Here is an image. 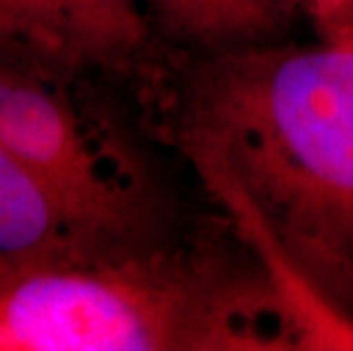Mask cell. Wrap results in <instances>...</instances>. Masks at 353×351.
<instances>
[{"label":"cell","mask_w":353,"mask_h":351,"mask_svg":"<svg viewBox=\"0 0 353 351\" xmlns=\"http://www.w3.org/2000/svg\"><path fill=\"white\" fill-rule=\"evenodd\" d=\"M178 141L312 349H353V30L178 57Z\"/></svg>","instance_id":"obj_1"},{"label":"cell","mask_w":353,"mask_h":351,"mask_svg":"<svg viewBox=\"0 0 353 351\" xmlns=\"http://www.w3.org/2000/svg\"><path fill=\"white\" fill-rule=\"evenodd\" d=\"M180 53L221 55L292 39L303 0H153Z\"/></svg>","instance_id":"obj_2"},{"label":"cell","mask_w":353,"mask_h":351,"mask_svg":"<svg viewBox=\"0 0 353 351\" xmlns=\"http://www.w3.org/2000/svg\"><path fill=\"white\" fill-rule=\"evenodd\" d=\"M59 214L87 226L46 181H39L0 141V253H23L46 244L55 235Z\"/></svg>","instance_id":"obj_3"},{"label":"cell","mask_w":353,"mask_h":351,"mask_svg":"<svg viewBox=\"0 0 353 351\" xmlns=\"http://www.w3.org/2000/svg\"><path fill=\"white\" fill-rule=\"evenodd\" d=\"M94 48H114L137 41L141 26L128 0H59Z\"/></svg>","instance_id":"obj_4"},{"label":"cell","mask_w":353,"mask_h":351,"mask_svg":"<svg viewBox=\"0 0 353 351\" xmlns=\"http://www.w3.org/2000/svg\"><path fill=\"white\" fill-rule=\"evenodd\" d=\"M303 7L319 37L353 30V0H303Z\"/></svg>","instance_id":"obj_5"}]
</instances>
